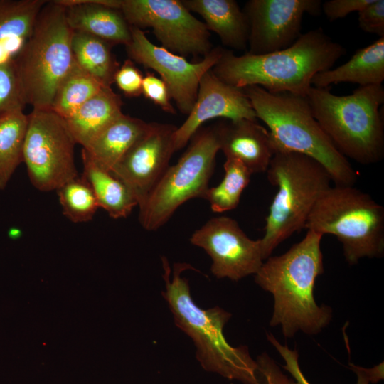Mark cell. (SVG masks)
Here are the masks:
<instances>
[{
	"mask_svg": "<svg viewBox=\"0 0 384 384\" xmlns=\"http://www.w3.org/2000/svg\"><path fill=\"white\" fill-rule=\"evenodd\" d=\"M323 235L307 230L304 238L286 252L270 256L255 274V283L274 299L271 326H279L286 338L302 331L316 335L332 319V309L317 304L316 278L324 273Z\"/></svg>",
	"mask_w": 384,
	"mask_h": 384,
	"instance_id": "cell-1",
	"label": "cell"
},
{
	"mask_svg": "<svg viewBox=\"0 0 384 384\" xmlns=\"http://www.w3.org/2000/svg\"><path fill=\"white\" fill-rule=\"evenodd\" d=\"M346 49L321 28L302 34L289 48L263 55H236L223 49L211 69L224 82L238 88L257 85L270 92L306 97L313 77L331 69Z\"/></svg>",
	"mask_w": 384,
	"mask_h": 384,
	"instance_id": "cell-2",
	"label": "cell"
},
{
	"mask_svg": "<svg viewBox=\"0 0 384 384\" xmlns=\"http://www.w3.org/2000/svg\"><path fill=\"white\" fill-rule=\"evenodd\" d=\"M163 262L165 290L162 296L175 325L192 339L202 368L243 384H262L257 361L250 356L248 347H234L224 336L223 328L232 314L218 306L200 308L191 297L188 279L181 276L188 265H174L170 279L166 260Z\"/></svg>",
	"mask_w": 384,
	"mask_h": 384,
	"instance_id": "cell-3",
	"label": "cell"
},
{
	"mask_svg": "<svg viewBox=\"0 0 384 384\" xmlns=\"http://www.w3.org/2000/svg\"><path fill=\"white\" fill-rule=\"evenodd\" d=\"M257 118L268 127L276 151L306 155L321 164L336 186H353L357 173L314 118L306 97L270 92L257 85L242 88Z\"/></svg>",
	"mask_w": 384,
	"mask_h": 384,
	"instance_id": "cell-4",
	"label": "cell"
},
{
	"mask_svg": "<svg viewBox=\"0 0 384 384\" xmlns=\"http://www.w3.org/2000/svg\"><path fill=\"white\" fill-rule=\"evenodd\" d=\"M306 98L314 118L343 156L363 165L383 159L382 85L360 86L344 96L336 95L329 88L311 86Z\"/></svg>",
	"mask_w": 384,
	"mask_h": 384,
	"instance_id": "cell-5",
	"label": "cell"
},
{
	"mask_svg": "<svg viewBox=\"0 0 384 384\" xmlns=\"http://www.w3.org/2000/svg\"><path fill=\"white\" fill-rule=\"evenodd\" d=\"M266 173L277 191L265 218L264 235L260 239L265 260L284 240L304 229L313 208L332 182L318 161L290 151H276Z\"/></svg>",
	"mask_w": 384,
	"mask_h": 384,
	"instance_id": "cell-6",
	"label": "cell"
},
{
	"mask_svg": "<svg viewBox=\"0 0 384 384\" xmlns=\"http://www.w3.org/2000/svg\"><path fill=\"white\" fill-rule=\"evenodd\" d=\"M73 32L65 7L56 0L47 1L14 58L25 102L33 109L51 108L58 87L75 62Z\"/></svg>",
	"mask_w": 384,
	"mask_h": 384,
	"instance_id": "cell-7",
	"label": "cell"
},
{
	"mask_svg": "<svg viewBox=\"0 0 384 384\" xmlns=\"http://www.w3.org/2000/svg\"><path fill=\"white\" fill-rule=\"evenodd\" d=\"M304 229L335 236L351 265L384 255V207L353 186H331L315 204Z\"/></svg>",
	"mask_w": 384,
	"mask_h": 384,
	"instance_id": "cell-8",
	"label": "cell"
},
{
	"mask_svg": "<svg viewBox=\"0 0 384 384\" xmlns=\"http://www.w3.org/2000/svg\"><path fill=\"white\" fill-rule=\"evenodd\" d=\"M186 151L169 166L139 206V221L147 231L164 225L176 209L194 198H204L220 150L215 125L200 128Z\"/></svg>",
	"mask_w": 384,
	"mask_h": 384,
	"instance_id": "cell-9",
	"label": "cell"
},
{
	"mask_svg": "<svg viewBox=\"0 0 384 384\" xmlns=\"http://www.w3.org/2000/svg\"><path fill=\"white\" fill-rule=\"evenodd\" d=\"M75 144L65 119L51 108L33 109L28 114L23 163L36 189L56 191L78 176Z\"/></svg>",
	"mask_w": 384,
	"mask_h": 384,
	"instance_id": "cell-10",
	"label": "cell"
},
{
	"mask_svg": "<svg viewBox=\"0 0 384 384\" xmlns=\"http://www.w3.org/2000/svg\"><path fill=\"white\" fill-rule=\"evenodd\" d=\"M119 9L132 27L151 28L165 49L183 57L205 56L210 33L181 0H119Z\"/></svg>",
	"mask_w": 384,
	"mask_h": 384,
	"instance_id": "cell-11",
	"label": "cell"
},
{
	"mask_svg": "<svg viewBox=\"0 0 384 384\" xmlns=\"http://www.w3.org/2000/svg\"><path fill=\"white\" fill-rule=\"evenodd\" d=\"M131 41L125 46L129 59L156 71L179 111L188 115L196 102L202 77L218 62L224 48H213L201 60L191 63L154 44L142 30L131 26Z\"/></svg>",
	"mask_w": 384,
	"mask_h": 384,
	"instance_id": "cell-12",
	"label": "cell"
},
{
	"mask_svg": "<svg viewBox=\"0 0 384 384\" xmlns=\"http://www.w3.org/2000/svg\"><path fill=\"white\" fill-rule=\"evenodd\" d=\"M190 241L210 257V271L218 279L238 281L255 275L265 261L260 240L250 239L236 220L227 216L208 220Z\"/></svg>",
	"mask_w": 384,
	"mask_h": 384,
	"instance_id": "cell-13",
	"label": "cell"
},
{
	"mask_svg": "<svg viewBox=\"0 0 384 384\" xmlns=\"http://www.w3.org/2000/svg\"><path fill=\"white\" fill-rule=\"evenodd\" d=\"M320 0H250L242 11L249 36L247 52L263 55L286 49L302 35L305 14L319 16Z\"/></svg>",
	"mask_w": 384,
	"mask_h": 384,
	"instance_id": "cell-14",
	"label": "cell"
},
{
	"mask_svg": "<svg viewBox=\"0 0 384 384\" xmlns=\"http://www.w3.org/2000/svg\"><path fill=\"white\" fill-rule=\"evenodd\" d=\"M177 127L150 122L147 130L111 171L143 203L169 166L175 151L174 134Z\"/></svg>",
	"mask_w": 384,
	"mask_h": 384,
	"instance_id": "cell-15",
	"label": "cell"
},
{
	"mask_svg": "<svg viewBox=\"0 0 384 384\" xmlns=\"http://www.w3.org/2000/svg\"><path fill=\"white\" fill-rule=\"evenodd\" d=\"M217 117L257 120L243 90L224 82L210 70L199 82L197 97L188 117L174 132L175 151L187 144L203 123Z\"/></svg>",
	"mask_w": 384,
	"mask_h": 384,
	"instance_id": "cell-16",
	"label": "cell"
},
{
	"mask_svg": "<svg viewBox=\"0 0 384 384\" xmlns=\"http://www.w3.org/2000/svg\"><path fill=\"white\" fill-rule=\"evenodd\" d=\"M220 150L253 174L266 172L275 153L268 129L257 120L226 119L215 124Z\"/></svg>",
	"mask_w": 384,
	"mask_h": 384,
	"instance_id": "cell-17",
	"label": "cell"
},
{
	"mask_svg": "<svg viewBox=\"0 0 384 384\" xmlns=\"http://www.w3.org/2000/svg\"><path fill=\"white\" fill-rule=\"evenodd\" d=\"M56 1L65 7L67 22L73 31L95 36L113 46H127L131 41V26L119 9V0Z\"/></svg>",
	"mask_w": 384,
	"mask_h": 384,
	"instance_id": "cell-18",
	"label": "cell"
},
{
	"mask_svg": "<svg viewBox=\"0 0 384 384\" xmlns=\"http://www.w3.org/2000/svg\"><path fill=\"white\" fill-rule=\"evenodd\" d=\"M191 12L200 15L207 29L234 50L247 47L249 27L245 14L235 0H181Z\"/></svg>",
	"mask_w": 384,
	"mask_h": 384,
	"instance_id": "cell-19",
	"label": "cell"
},
{
	"mask_svg": "<svg viewBox=\"0 0 384 384\" xmlns=\"http://www.w3.org/2000/svg\"><path fill=\"white\" fill-rule=\"evenodd\" d=\"M384 80V37L358 49L344 64L316 74L311 85L328 88L332 84L349 82L360 86L382 85Z\"/></svg>",
	"mask_w": 384,
	"mask_h": 384,
	"instance_id": "cell-20",
	"label": "cell"
},
{
	"mask_svg": "<svg viewBox=\"0 0 384 384\" xmlns=\"http://www.w3.org/2000/svg\"><path fill=\"white\" fill-rule=\"evenodd\" d=\"M149 125V122L123 113L82 149L97 164L112 171Z\"/></svg>",
	"mask_w": 384,
	"mask_h": 384,
	"instance_id": "cell-21",
	"label": "cell"
},
{
	"mask_svg": "<svg viewBox=\"0 0 384 384\" xmlns=\"http://www.w3.org/2000/svg\"><path fill=\"white\" fill-rule=\"evenodd\" d=\"M121 97L105 87L70 117L64 119L76 144L85 147L99 133L123 114Z\"/></svg>",
	"mask_w": 384,
	"mask_h": 384,
	"instance_id": "cell-22",
	"label": "cell"
},
{
	"mask_svg": "<svg viewBox=\"0 0 384 384\" xmlns=\"http://www.w3.org/2000/svg\"><path fill=\"white\" fill-rule=\"evenodd\" d=\"M46 2L0 0V63L14 59L20 52Z\"/></svg>",
	"mask_w": 384,
	"mask_h": 384,
	"instance_id": "cell-23",
	"label": "cell"
},
{
	"mask_svg": "<svg viewBox=\"0 0 384 384\" xmlns=\"http://www.w3.org/2000/svg\"><path fill=\"white\" fill-rule=\"evenodd\" d=\"M83 166L82 176L90 185L99 208L105 210L114 219L126 218L138 202L130 189L119 178L97 164L82 149Z\"/></svg>",
	"mask_w": 384,
	"mask_h": 384,
	"instance_id": "cell-24",
	"label": "cell"
},
{
	"mask_svg": "<svg viewBox=\"0 0 384 384\" xmlns=\"http://www.w3.org/2000/svg\"><path fill=\"white\" fill-rule=\"evenodd\" d=\"M71 46L75 62L104 86L111 87L119 67L112 52L113 45L95 36L73 31Z\"/></svg>",
	"mask_w": 384,
	"mask_h": 384,
	"instance_id": "cell-25",
	"label": "cell"
},
{
	"mask_svg": "<svg viewBox=\"0 0 384 384\" xmlns=\"http://www.w3.org/2000/svg\"><path fill=\"white\" fill-rule=\"evenodd\" d=\"M28 114L23 110L0 117V190L8 185L18 166L23 163V151Z\"/></svg>",
	"mask_w": 384,
	"mask_h": 384,
	"instance_id": "cell-26",
	"label": "cell"
},
{
	"mask_svg": "<svg viewBox=\"0 0 384 384\" xmlns=\"http://www.w3.org/2000/svg\"><path fill=\"white\" fill-rule=\"evenodd\" d=\"M105 87L74 62L58 87L51 109L67 119Z\"/></svg>",
	"mask_w": 384,
	"mask_h": 384,
	"instance_id": "cell-27",
	"label": "cell"
},
{
	"mask_svg": "<svg viewBox=\"0 0 384 384\" xmlns=\"http://www.w3.org/2000/svg\"><path fill=\"white\" fill-rule=\"evenodd\" d=\"M223 166L225 174L223 180L216 186L208 188L203 198L209 202L212 210L216 213L228 211L238 206L252 174L235 159L226 158Z\"/></svg>",
	"mask_w": 384,
	"mask_h": 384,
	"instance_id": "cell-28",
	"label": "cell"
},
{
	"mask_svg": "<svg viewBox=\"0 0 384 384\" xmlns=\"http://www.w3.org/2000/svg\"><path fill=\"white\" fill-rule=\"evenodd\" d=\"M55 191L63 214L73 223L91 220L99 208L90 185L82 175L65 182Z\"/></svg>",
	"mask_w": 384,
	"mask_h": 384,
	"instance_id": "cell-29",
	"label": "cell"
},
{
	"mask_svg": "<svg viewBox=\"0 0 384 384\" xmlns=\"http://www.w3.org/2000/svg\"><path fill=\"white\" fill-rule=\"evenodd\" d=\"M267 338L283 358L285 363L283 368L294 378V381L290 380L291 384H311L306 379L300 369L297 351L290 349L286 345H282L270 333H267ZM349 365L352 370L354 371L357 375L356 384L375 383L383 378V363H380L372 368H362L353 363H350Z\"/></svg>",
	"mask_w": 384,
	"mask_h": 384,
	"instance_id": "cell-30",
	"label": "cell"
},
{
	"mask_svg": "<svg viewBox=\"0 0 384 384\" xmlns=\"http://www.w3.org/2000/svg\"><path fill=\"white\" fill-rule=\"evenodd\" d=\"M14 58L0 63V117L26 106Z\"/></svg>",
	"mask_w": 384,
	"mask_h": 384,
	"instance_id": "cell-31",
	"label": "cell"
},
{
	"mask_svg": "<svg viewBox=\"0 0 384 384\" xmlns=\"http://www.w3.org/2000/svg\"><path fill=\"white\" fill-rule=\"evenodd\" d=\"M143 78L142 72L129 58L116 71L114 82L125 96L135 97L142 95Z\"/></svg>",
	"mask_w": 384,
	"mask_h": 384,
	"instance_id": "cell-32",
	"label": "cell"
},
{
	"mask_svg": "<svg viewBox=\"0 0 384 384\" xmlns=\"http://www.w3.org/2000/svg\"><path fill=\"white\" fill-rule=\"evenodd\" d=\"M142 94L169 114H176L171 96L165 82L154 73L148 72L144 76Z\"/></svg>",
	"mask_w": 384,
	"mask_h": 384,
	"instance_id": "cell-33",
	"label": "cell"
},
{
	"mask_svg": "<svg viewBox=\"0 0 384 384\" xmlns=\"http://www.w3.org/2000/svg\"><path fill=\"white\" fill-rule=\"evenodd\" d=\"M358 26L364 32L384 37V1L373 0L358 11Z\"/></svg>",
	"mask_w": 384,
	"mask_h": 384,
	"instance_id": "cell-34",
	"label": "cell"
},
{
	"mask_svg": "<svg viewBox=\"0 0 384 384\" xmlns=\"http://www.w3.org/2000/svg\"><path fill=\"white\" fill-rule=\"evenodd\" d=\"M373 0H329L321 4V11L332 21L342 18L353 11H360Z\"/></svg>",
	"mask_w": 384,
	"mask_h": 384,
	"instance_id": "cell-35",
	"label": "cell"
},
{
	"mask_svg": "<svg viewBox=\"0 0 384 384\" xmlns=\"http://www.w3.org/2000/svg\"><path fill=\"white\" fill-rule=\"evenodd\" d=\"M262 384H291L277 363L267 353H262L257 358Z\"/></svg>",
	"mask_w": 384,
	"mask_h": 384,
	"instance_id": "cell-36",
	"label": "cell"
}]
</instances>
